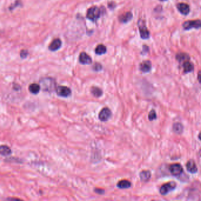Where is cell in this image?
Listing matches in <instances>:
<instances>
[{"mask_svg": "<svg viewBox=\"0 0 201 201\" xmlns=\"http://www.w3.org/2000/svg\"><path fill=\"white\" fill-rule=\"evenodd\" d=\"M79 61L82 65H90L92 63V59L87 54L83 52L80 54Z\"/></svg>", "mask_w": 201, "mask_h": 201, "instance_id": "obj_10", "label": "cell"}, {"mask_svg": "<svg viewBox=\"0 0 201 201\" xmlns=\"http://www.w3.org/2000/svg\"><path fill=\"white\" fill-rule=\"evenodd\" d=\"M56 93L58 96L63 97H68L71 94V89L66 86H58L56 87Z\"/></svg>", "mask_w": 201, "mask_h": 201, "instance_id": "obj_8", "label": "cell"}, {"mask_svg": "<svg viewBox=\"0 0 201 201\" xmlns=\"http://www.w3.org/2000/svg\"><path fill=\"white\" fill-rule=\"evenodd\" d=\"M186 170L190 173L194 174L198 172V167L195 161L193 159H190L187 162L186 164Z\"/></svg>", "mask_w": 201, "mask_h": 201, "instance_id": "obj_9", "label": "cell"}, {"mask_svg": "<svg viewBox=\"0 0 201 201\" xmlns=\"http://www.w3.org/2000/svg\"><path fill=\"white\" fill-rule=\"evenodd\" d=\"M112 113L111 110L108 107H104L101 110L99 114V118L101 122H107L111 118Z\"/></svg>", "mask_w": 201, "mask_h": 201, "instance_id": "obj_5", "label": "cell"}, {"mask_svg": "<svg viewBox=\"0 0 201 201\" xmlns=\"http://www.w3.org/2000/svg\"><path fill=\"white\" fill-rule=\"evenodd\" d=\"M117 186L119 189H128L132 186V183L128 180L123 179L118 181V183H117Z\"/></svg>", "mask_w": 201, "mask_h": 201, "instance_id": "obj_15", "label": "cell"}, {"mask_svg": "<svg viewBox=\"0 0 201 201\" xmlns=\"http://www.w3.org/2000/svg\"><path fill=\"white\" fill-rule=\"evenodd\" d=\"M139 31H140V35L141 37L143 39H148L150 37V33L148 30L145 23L144 21L140 20L139 21Z\"/></svg>", "mask_w": 201, "mask_h": 201, "instance_id": "obj_7", "label": "cell"}, {"mask_svg": "<svg viewBox=\"0 0 201 201\" xmlns=\"http://www.w3.org/2000/svg\"><path fill=\"white\" fill-rule=\"evenodd\" d=\"M176 188V183L174 181H170L163 184L160 188V194L162 195H166L170 193Z\"/></svg>", "mask_w": 201, "mask_h": 201, "instance_id": "obj_3", "label": "cell"}, {"mask_svg": "<svg viewBox=\"0 0 201 201\" xmlns=\"http://www.w3.org/2000/svg\"><path fill=\"white\" fill-rule=\"evenodd\" d=\"M40 89H41L40 86L39 84H36V83L31 84L29 86V91L31 93L34 94V95L38 93Z\"/></svg>", "mask_w": 201, "mask_h": 201, "instance_id": "obj_21", "label": "cell"}, {"mask_svg": "<svg viewBox=\"0 0 201 201\" xmlns=\"http://www.w3.org/2000/svg\"><path fill=\"white\" fill-rule=\"evenodd\" d=\"M177 8L179 11L183 15H188L190 12V7L187 4L179 3L177 5Z\"/></svg>", "mask_w": 201, "mask_h": 201, "instance_id": "obj_11", "label": "cell"}, {"mask_svg": "<svg viewBox=\"0 0 201 201\" xmlns=\"http://www.w3.org/2000/svg\"><path fill=\"white\" fill-rule=\"evenodd\" d=\"M107 49L106 46H105L103 44H99L97 46V47L96 48L95 50V52L98 55H102L106 53V52Z\"/></svg>", "mask_w": 201, "mask_h": 201, "instance_id": "obj_22", "label": "cell"}, {"mask_svg": "<svg viewBox=\"0 0 201 201\" xmlns=\"http://www.w3.org/2000/svg\"><path fill=\"white\" fill-rule=\"evenodd\" d=\"M11 154V150L6 145L0 146V154L2 156H8Z\"/></svg>", "mask_w": 201, "mask_h": 201, "instance_id": "obj_20", "label": "cell"}, {"mask_svg": "<svg viewBox=\"0 0 201 201\" xmlns=\"http://www.w3.org/2000/svg\"><path fill=\"white\" fill-rule=\"evenodd\" d=\"M200 71H199V73H198V80H199V82H200Z\"/></svg>", "mask_w": 201, "mask_h": 201, "instance_id": "obj_28", "label": "cell"}, {"mask_svg": "<svg viewBox=\"0 0 201 201\" xmlns=\"http://www.w3.org/2000/svg\"><path fill=\"white\" fill-rule=\"evenodd\" d=\"M94 191H95V193L97 194H99V195H103L105 194V190L104 189H101V188H95L94 189Z\"/></svg>", "mask_w": 201, "mask_h": 201, "instance_id": "obj_26", "label": "cell"}, {"mask_svg": "<svg viewBox=\"0 0 201 201\" xmlns=\"http://www.w3.org/2000/svg\"><path fill=\"white\" fill-rule=\"evenodd\" d=\"M160 1H166V0H160Z\"/></svg>", "mask_w": 201, "mask_h": 201, "instance_id": "obj_29", "label": "cell"}, {"mask_svg": "<svg viewBox=\"0 0 201 201\" xmlns=\"http://www.w3.org/2000/svg\"><path fill=\"white\" fill-rule=\"evenodd\" d=\"M133 17V15L130 12H127L121 15L119 17V20L122 23H126L129 22Z\"/></svg>", "mask_w": 201, "mask_h": 201, "instance_id": "obj_18", "label": "cell"}, {"mask_svg": "<svg viewBox=\"0 0 201 201\" xmlns=\"http://www.w3.org/2000/svg\"><path fill=\"white\" fill-rule=\"evenodd\" d=\"M61 41L59 39V38H56L54 39L53 42H51V44L49 46V50L51 51H56L57 50H59L60 48L61 47Z\"/></svg>", "mask_w": 201, "mask_h": 201, "instance_id": "obj_13", "label": "cell"}, {"mask_svg": "<svg viewBox=\"0 0 201 201\" xmlns=\"http://www.w3.org/2000/svg\"><path fill=\"white\" fill-rule=\"evenodd\" d=\"M101 11L97 7L94 6L90 8L87 12V17L92 21H96L100 18Z\"/></svg>", "mask_w": 201, "mask_h": 201, "instance_id": "obj_2", "label": "cell"}, {"mask_svg": "<svg viewBox=\"0 0 201 201\" xmlns=\"http://www.w3.org/2000/svg\"><path fill=\"white\" fill-rule=\"evenodd\" d=\"M201 23L200 20H193V21H187L183 24V29L185 30H189L193 28L198 29L201 28Z\"/></svg>", "mask_w": 201, "mask_h": 201, "instance_id": "obj_6", "label": "cell"}, {"mask_svg": "<svg viewBox=\"0 0 201 201\" xmlns=\"http://www.w3.org/2000/svg\"><path fill=\"white\" fill-rule=\"evenodd\" d=\"M141 71L143 73H148L151 70L152 63L150 61H143L139 66Z\"/></svg>", "mask_w": 201, "mask_h": 201, "instance_id": "obj_12", "label": "cell"}, {"mask_svg": "<svg viewBox=\"0 0 201 201\" xmlns=\"http://www.w3.org/2000/svg\"><path fill=\"white\" fill-rule=\"evenodd\" d=\"M169 169L172 175L175 176H178L181 175L183 172L182 166L177 163L171 164L169 167Z\"/></svg>", "mask_w": 201, "mask_h": 201, "instance_id": "obj_4", "label": "cell"}, {"mask_svg": "<svg viewBox=\"0 0 201 201\" xmlns=\"http://www.w3.org/2000/svg\"><path fill=\"white\" fill-rule=\"evenodd\" d=\"M176 59L179 62H185L189 60V56L185 53L178 54L176 55Z\"/></svg>", "mask_w": 201, "mask_h": 201, "instance_id": "obj_23", "label": "cell"}, {"mask_svg": "<svg viewBox=\"0 0 201 201\" xmlns=\"http://www.w3.org/2000/svg\"><path fill=\"white\" fill-rule=\"evenodd\" d=\"M148 118L150 121H153L154 120H156L157 118V114L154 109L151 110L150 112L149 113Z\"/></svg>", "mask_w": 201, "mask_h": 201, "instance_id": "obj_24", "label": "cell"}, {"mask_svg": "<svg viewBox=\"0 0 201 201\" xmlns=\"http://www.w3.org/2000/svg\"><path fill=\"white\" fill-rule=\"evenodd\" d=\"M93 69L96 71H100L102 69V66L99 63H95V65H93Z\"/></svg>", "mask_w": 201, "mask_h": 201, "instance_id": "obj_25", "label": "cell"}, {"mask_svg": "<svg viewBox=\"0 0 201 201\" xmlns=\"http://www.w3.org/2000/svg\"><path fill=\"white\" fill-rule=\"evenodd\" d=\"M28 54H29L28 51H27V50H22V51H21L20 56H21V57L22 58H25V57L28 56Z\"/></svg>", "mask_w": 201, "mask_h": 201, "instance_id": "obj_27", "label": "cell"}, {"mask_svg": "<svg viewBox=\"0 0 201 201\" xmlns=\"http://www.w3.org/2000/svg\"><path fill=\"white\" fill-rule=\"evenodd\" d=\"M90 92L95 97H100L103 95V90L99 87L96 86L92 87L90 89Z\"/></svg>", "mask_w": 201, "mask_h": 201, "instance_id": "obj_19", "label": "cell"}, {"mask_svg": "<svg viewBox=\"0 0 201 201\" xmlns=\"http://www.w3.org/2000/svg\"><path fill=\"white\" fill-rule=\"evenodd\" d=\"M172 130L173 132L177 135H181L183 131V126L179 122L175 123L172 126Z\"/></svg>", "mask_w": 201, "mask_h": 201, "instance_id": "obj_16", "label": "cell"}, {"mask_svg": "<svg viewBox=\"0 0 201 201\" xmlns=\"http://www.w3.org/2000/svg\"><path fill=\"white\" fill-rule=\"evenodd\" d=\"M139 176H140V179L142 182H147L150 180V179L151 177V172L149 171H147V170L143 171L140 172Z\"/></svg>", "mask_w": 201, "mask_h": 201, "instance_id": "obj_14", "label": "cell"}, {"mask_svg": "<svg viewBox=\"0 0 201 201\" xmlns=\"http://www.w3.org/2000/svg\"><path fill=\"white\" fill-rule=\"evenodd\" d=\"M183 71L185 73H189L194 71V65L193 63L189 62V61H186L183 64Z\"/></svg>", "mask_w": 201, "mask_h": 201, "instance_id": "obj_17", "label": "cell"}, {"mask_svg": "<svg viewBox=\"0 0 201 201\" xmlns=\"http://www.w3.org/2000/svg\"><path fill=\"white\" fill-rule=\"evenodd\" d=\"M40 87L44 91L50 92L56 88V82L51 78H44L40 80Z\"/></svg>", "mask_w": 201, "mask_h": 201, "instance_id": "obj_1", "label": "cell"}]
</instances>
